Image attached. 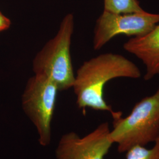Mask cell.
I'll return each mask as SVG.
<instances>
[{
	"label": "cell",
	"mask_w": 159,
	"mask_h": 159,
	"mask_svg": "<svg viewBox=\"0 0 159 159\" xmlns=\"http://www.w3.org/2000/svg\"><path fill=\"white\" fill-rule=\"evenodd\" d=\"M141 71L136 65L118 54L106 53L85 61L79 68L73 88L79 108L114 111L104 98V88L111 80L125 77L137 79Z\"/></svg>",
	"instance_id": "6da1fadb"
},
{
	"label": "cell",
	"mask_w": 159,
	"mask_h": 159,
	"mask_svg": "<svg viewBox=\"0 0 159 159\" xmlns=\"http://www.w3.org/2000/svg\"><path fill=\"white\" fill-rule=\"evenodd\" d=\"M112 117L113 129L110 137L113 143L117 144L120 153L135 146L155 142L159 137V87L153 95L136 103L126 117H122L121 111H117Z\"/></svg>",
	"instance_id": "7a4b0ae2"
},
{
	"label": "cell",
	"mask_w": 159,
	"mask_h": 159,
	"mask_svg": "<svg viewBox=\"0 0 159 159\" xmlns=\"http://www.w3.org/2000/svg\"><path fill=\"white\" fill-rule=\"evenodd\" d=\"M74 17L68 14L63 18L56 36L49 40L33 61L35 74H41L56 85L58 91L73 87L75 76L70 56Z\"/></svg>",
	"instance_id": "3957f363"
},
{
	"label": "cell",
	"mask_w": 159,
	"mask_h": 159,
	"mask_svg": "<svg viewBox=\"0 0 159 159\" xmlns=\"http://www.w3.org/2000/svg\"><path fill=\"white\" fill-rule=\"evenodd\" d=\"M56 85L41 74L28 80L22 95L24 113L35 127L40 145L46 147L51 140V121L57 99Z\"/></svg>",
	"instance_id": "277c9868"
},
{
	"label": "cell",
	"mask_w": 159,
	"mask_h": 159,
	"mask_svg": "<svg viewBox=\"0 0 159 159\" xmlns=\"http://www.w3.org/2000/svg\"><path fill=\"white\" fill-rule=\"evenodd\" d=\"M158 24L159 14L145 11L117 14L104 10L97 19L94 29V49L99 50L110 40L119 34L132 37L144 35Z\"/></svg>",
	"instance_id": "5b68a950"
},
{
	"label": "cell",
	"mask_w": 159,
	"mask_h": 159,
	"mask_svg": "<svg viewBox=\"0 0 159 159\" xmlns=\"http://www.w3.org/2000/svg\"><path fill=\"white\" fill-rule=\"evenodd\" d=\"M107 122L83 137L71 131L61 137L56 149L57 159H104L114 144Z\"/></svg>",
	"instance_id": "8992f818"
},
{
	"label": "cell",
	"mask_w": 159,
	"mask_h": 159,
	"mask_svg": "<svg viewBox=\"0 0 159 159\" xmlns=\"http://www.w3.org/2000/svg\"><path fill=\"white\" fill-rule=\"evenodd\" d=\"M123 48L142 61L146 67L145 80L159 74V24L148 34L130 39Z\"/></svg>",
	"instance_id": "52a82bcc"
},
{
	"label": "cell",
	"mask_w": 159,
	"mask_h": 159,
	"mask_svg": "<svg viewBox=\"0 0 159 159\" xmlns=\"http://www.w3.org/2000/svg\"><path fill=\"white\" fill-rule=\"evenodd\" d=\"M104 10L117 14L144 11L138 0H104Z\"/></svg>",
	"instance_id": "ba28073f"
},
{
	"label": "cell",
	"mask_w": 159,
	"mask_h": 159,
	"mask_svg": "<svg viewBox=\"0 0 159 159\" xmlns=\"http://www.w3.org/2000/svg\"><path fill=\"white\" fill-rule=\"evenodd\" d=\"M126 152V159H159V137L151 148L135 146Z\"/></svg>",
	"instance_id": "9c48e42d"
},
{
	"label": "cell",
	"mask_w": 159,
	"mask_h": 159,
	"mask_svg": "<svg viewBox=\"0 0 159 159\" xmlns=\"http://www.w3.org/2000/svg\"><path fill=\"white\" fill-rule=\"evenodd\" d=\"M11 25V21L0 12V32L9 29Z\"/></svg>",
	"instance_id": "30bf717a"
}]
</instances>
